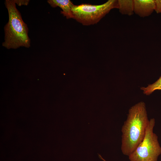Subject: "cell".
Here are the masks:
<instances>
[{"label":"cell","instance_id":"6da1fadb","mask_svg":"<svg viewBox=\"0 0 161 161\" xmlns=\"http://www.w3.org/2000/svg\"><path fill=\"white\" fill-rule=\"evenodd\" d=\"M149 121L144 102H139L129 109L121 129V148L124 155L128 156L143 141Z\"/></svg>","mask_w":161,"mask_h":161},{"label":"cell","instance_id":"7a4b0ae2","mask_svg":"<svg viewBox=\"0 0 161 161\" xmlns=\"http://www.w3.org/2000/svg\"><path fill=\"white\" fill-rule=\"evenodd\" d=\"M5 4L9 15L8 22L4 27V41L2 46L8 49L20 47L29 48L30 40L28 35L27 25L22 19L13 0H6Z\"/></svg>","mask_w":161,"mask_h":161},{"label":"cell","instance_id":"3957f363","mask_svg":"<svg viewBox=\"0 0 161 161\" xmlns=\"http://www.w3.org/2000/svg\"><path fill=\"white\" fill-rule=\"evenodd\" d=\"M154 118L149 120L143 141L129 156L130 161H157L161 154V146L158 137L154 132Z\"/></svg>","mask_w":161,"mask_h":161},{"label":"cell","instance_id":"277c9868","mask_svg":"<svg viewBox=\"0 0 161 161\" xmlns=\"http://www.w3.org/2000/svg\"><path fill=\"white\" fill-rule=\"evenodd\" d=\"M118 8V0H109L100 5L82 4L72 7L74 19L83 25H90L98 23L113 9Z\"/></svg>","mask_w":161,"mask_h":161},{"label":"cell","instance_id":"5b68a950","mask_svg":"<svg viewBox=\"0 0 161 161\" xmlns=\"http://www.w3.org/2000/svg\"><path fill=\"white\" fill-rule=\"evenodd\" d=\"M134 11L140 17L150 16L155 11V0H133Z\"/></svg>","mask_w":161,"mask_h":161},{"label":"cell","instance_id":"8992f818","mask_svg":"<svg viewBox=\"0 0 161 161\" xmlns=\"http://www.w3.org/2000/svg\"><path fill=\"white\" fill-rule=\"evenodd\" d=\"M48 3L52 7H58L62 11L61 13L66 18H74V16L71 10L72 6L74 4L69 0H48Z\"/></svg>","mask_w":161,"mask_h":161},{"label":"cell","instance_id":"52a82bcc","mask_svg":"<svg viewBox=\"0 0 161 161\" xmlns=\"http://www.w3.org/2000/svg\"><path fill=\"white\" fill-rule=\"evenodd\" d=\"M119 12L123 15L129 16L134 13L133 0H118Z\"/></svg>","mask_w":161,"mask_h":161},{"label":"cell","instance_id":"ba28073f","mask_svg":"<svg viewBox=\"0 0 161 161\" xmlns=\"http://www.w3.org/2000/svg\"><path fill=\"white\" fill-rule=\"evenodd\" d=\"M140 89L145 95H148L155 90H161V76L154 83L148 85L146 87H141Z\"/></svg>","mask_w":161,"mask_h":161},{"label":"cell","instance_id":"9c48e42d","mask_svg":"<svg viewBox=\"0 0 161 161\" xmlns=\"http://www.w3.org/2000/svg\"><path fill=\"white\" fill-rule=\"evenodd\" d=\"M155 11L157 13H161V0H155Z\"/></svg>","mask_w":161,"mask_h":161},{"label":"cell","instance_id":"30bf717a","mask_svg":"<svg viewBox=\"0 0 161 161\" xmlns=\"http://www.w3.org/2000/svg\"><path fill=\"white\" fill-rule=\"evenodd\" d=\"M13 1L19 6L27 5L30 2L29 0H13Z\"/></svg>","mask_w":161,"mask_h":161},{"label":"cell","instance_id":"8fae6325","mask_svg":"<svg viewBox=\"0 0 161 161\" xmlns=\"http://www.w3.org/2000/svg\"><path fill=\"white\" fill-rule=\"evenodd\" d=\"M98 156L103 161H106L100 155L98 154Z\"/></svg>","mask_w":161,"mask_h":161}]
</instances>
